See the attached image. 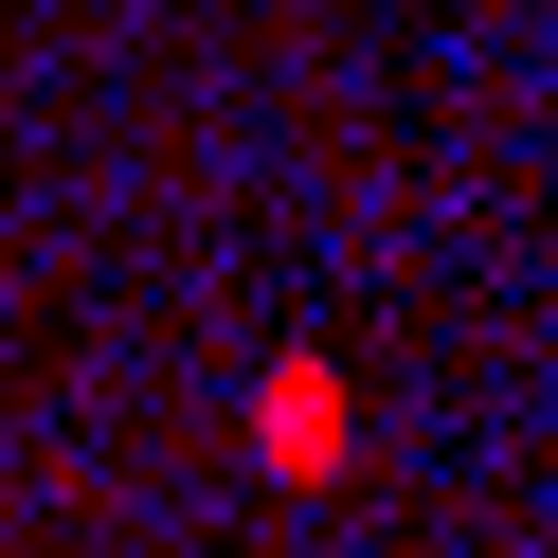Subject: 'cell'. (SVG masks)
Listing matches in <instances>:
<instances>
[{
  "label": "cell",
  "instance_id": "obj_1",
  "mask_svg": "<svg viewBox=\"0 0 558 558\" xmlns=\"http://www.w3.org/2000/svg\"><path fill=\"white\" fill-rule=\"evenodd\" d=\"M253 433H270V469H289V486H325V469H342V378H325V361H289Z\"/></svg>",
  "mask_w": 558,
  "mask_h": 558
}]
</instances>
